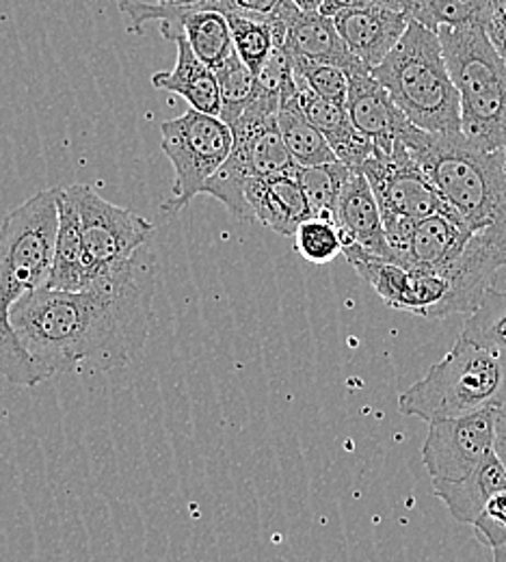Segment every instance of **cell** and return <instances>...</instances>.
Instances as JSON below:
<instances>
[{
    "label": "cell",
    "mask_w": 506,
    "mask_h": 562,
    "mask_svg": "<svg viewBox=\"0 0 506 562\" xmlns=\"http://www.w3.org/2000/svg\"><path fill=\"white\" fill-rule=\"evenodd\" d=\"M494 0H405L403 11L409 20L439 31L443 26H485L492 13Z\"/></svg>",
    "instance_id": "d4e9b609"
},
{
    "label": "cell",
    "mask_w": 506,
    "mask_h": 562,
    "mask_svg": "<svg viewBox=\"0 0 506 562\" xmlns=\"http://www.w3.org/2000/svg\"><path fill=\"white\" fill-rule=\"evenodd\" d=\"M215 74L221 93V120L232 126L251 106L258 93V78L240 61L236 50Z\"/></svg>",
    "instance_id": "4316f807"
},
{
    "label": "cell",
    "mask_w": 506,
    "mask_h": 562,
    "mask_svg": "<svg viewBox=\"0 0 506 562\" xmlns=\"http://www.w3.org/2000/svg\"><path fill=\"white\" fill-rule=\"evenodd\" d=\"M472 528L483 546L492 550L506 546V492L496 493L487 502Z\"/></svg>",
    "instance_id": "1f68e13d"
},
{
    "label": "cell",
    "mask_w": 506,
    "mask_h": 562,
    "mask_svg": "<svg viewBox=\"0 0 506 562\" xmlns=\"http://www.w3.org/2000/svg\"><path fill=\"white\" fill-rule=\"evenodd\" d=\"M403 2L405 0H325L321 13L334 18L340 11L347 9H363V7H390V9H398L403 11Z\"/></svg>",
    "instance_id": "836d02e7"
},
{
    "label": "cell",
    "mask_w": 506,
    "mask_h": 562,
    "mask_svg": "<svg viewBox=\"0 0 506 562\" xmlns=\"http://www.w3.org/2000/svg\"><path fill=\"white\" fill-rule=\"evenodd\" d=\"M59 189L40 191L9 212L0 225V374L20 387H37L50 376L24 351L11 325V310L44 288L55 262Z\"/></svg>",
    "instance_id": "7a4b0ae2"
},
{
    "label": "cell",
    "mask_w": 506,
    "mask_h": 562,
    "mask_svg": "<svg viewBox=\"0 0 506 562\" xmlns=\"http://www.w3.org/2000/svg\"><path fill=\"white\" fill-rule=\"evenodd\" d=\"M342 256L392 310L425 321H441L454 314H468L454 285L437 273L381 260L358 249H347Z\"/></svg>",
    "instance_id": "8fae6325"
},
{
    "label": "cell",
    "mask_w": 506,
    "mask_h": 562,
    "mask_svg": "<svg viewBox=\"0 0 506 562\" xmlns=\"http://www.w3.org/2000/svg\"><path fill=\"white\" fill-rule=\"evenodd\" d=\"M173 42L178 46L176 68L151 74V85L156 89L178 93L198 113L221 117L217 74L198 59L184 35H178Z\"/></svg>",
    "instance_id": "ffe728a7"
},
{
    "label": "cell",
    "mask_w": 506,
    "mask_h": 562,
    "mask_svg": "<svg viewBox=\"0 0 506 562\" xmlns=\"http://www.w3.org/2000/svg\"><path fill=\"white\" fill-rule=\"evenodd\" d=\"M351 173L353 169H349L340 160L316 165V167H296L294 176L307 200L312 218L336 223L338 204Z\"/></svg>",
    "instance_id": "cb8c5ba5"
},
{
    "label": "cell",
    "mask_w": 506,
    "mask_h": 562,
    "mask_svg": "<svg viewBox=\"0 0 506 562\" xmlns=\"http://www.w3.org/2000/svg\"><path fill=\"white\" fill-rule=\"evenodd\" d=\"M225 15L232 31L236 55L249 70L258 74L273 50V29L269 18H251L238 13Z\"/></svg>",
    "instance_id": "83f0119b"
},
{
    "label": "cell",
    "mask_w": 506,
    "mask_h": 562,
    "mask_svg": "<svg viewBox=\"0 0 506 562\" xmlns=\"http://www.w3.org/2000/svg\"><path fill=\"white\" fill-rule=\"evenodd\" d=\"M405 117L434 135L461 133V104L443 59L439 35L409 22L387 59L372 70Z\"/></svg>",
    "instance_id": "277c9868"
},
{
    "label": "cell",
    "mask_w": 506,
    "mask_h": 562,
    "mask_svg": "<svg viewBox=\"0 0 506 562\" xmlns=\"http://www.w3.org/2000/svg\"><path fill=\"white\" fill-rule=\"evenodd\" d=\"M505 2H506V0H505Z\"/></svg>",
    "instance_id": "ab89813d"
},
{
    "label": "cell",
    "mask_w": 506,
    "mask_h": 562,
    "mask_svg": "<svg viewBox=\"0 0 506 562\" xmlns=\"http://www.w3.org/2000/svg\"><path fill=\"white\" fill-rule=\"evenodd\" d=\"M459 338L506 357V290L487 288L479 307L468 314Z\"/></svg>",
    "instance_id": "484cf974"
},
{
    "label": "cell",
    "mask_w": 506,
    "mask_h": 562,
    "mask_svg": "<svg viewBox=\"0 0 506 562\" xmlns=\"http://www.w3.org/2000/svg\"><path fill=\"white\" fill-rule=\"evenodd\" d=\"M506 405V357L463 338L441 361L398 396L403 416L431 422L452 420Z\"/></svg>",
    "instance_id": "8992f818"
},
{
    "label": "cell",
    "mask_w": 506,
    "mask_h": 562,
    "mask_svg": "<svg viewBox=\"0 0 506 562\" xmlns=\"http://www.w3.org/2000/svg\"><path fill=\"white\" fill-rule=\"evenodd\" d=\"M498 409H483L452 420L431 422L423 463L431 481L454 483L470 476L494 452Z\"/></svg>",
    "instance_id": "7c38bea8"
},
{
    "label": "cell",
    "mask_w": 506,
    "mask_h": 562,
    "mask_svg": "<svg viewBox=\"0 0 506 562\" xmlns=\"http://www.w3.org/2000/svg\"><path fill=\"white\" fill-rule=\"evenodd\" d=\"M280 98L262 91L251 106L229 126L234 135V147L225 165L215 178L204 187L202 195H211L221 202L234 218L249 223L243 202V184L247 178H273L294 176L296 162L290 156L289 147L278 126Z\"/></svg>",
    "instance_id": "ba28073f"
},
{
    "label": "cell",
    "mask_w": 506,
    "mask_h": 562,
    "mask_svg": "<svg viewBox=\"0 0 506 562\" xmlns=\"http://www.w3.org/2000/svg\"><path fill=\"white\" fill-rule=\"evenodd\" d=\"M258 78V87L276 98H286L296 91V82H294V64L290 57L289 50L280 44H273L271 55L267 57L265 66L256 74Z\"/></svg>",
    "instance_id": "4dcf8cb0"
},
{
    "label": "cell",
    "mask_w": 506,
    "mask_h": 562,
    "mask_svg": "<svg viewBox=\"0 0 506 562\" xmlns=\"http://www.w3.org/2000/svg\"><path fill=\"white\" fill-rule=\"evenodd\" d=\"M292 240L296 254L312 265H329L345 251L338 225L323 218L303 221Z\"/></svg>",
    "instance_id": "f1b7e54d"
},
{
    "label": "cell",
    "mask_w": 506,
    "mask_h": 562,
    "mask_svg": "<svg viewBox=\"0 0 506 562\" xmlns=\"http://www.w3.org/2000/svg\"><path fill=\"white\" fill-rule=\"evenodd\" d=\"M158 2H176V0H158Z\"/></svg>",
    "instance_id": "f35d334b"
},
{
    "label": "cell",
    "mask_w": 506,
    "mask_h": 562,
    "mask_svg": "<svg viewBox=\"0 0 506 562\" xmlns=\"http://www.w3.org/2000/svg\"><path fill=\"white\" fill-rule=\"evenodd\" d=\"M160 135V149L176 171L171 198L162 204V212L176 216L204 193V187L225 165L234 147V135L221 117L193 109L162 122Z\"/></svg>",
    "instance_id": "30bf717a"
},
{
    "label": "cell",
    "mask_w": 506,
    "mask_h": 562,
    "mask_svg": "<svg viewBox=\"0 0 506 562\" xmlns=\"http://www.w3.org/2000/svg\"><path fill=\"white\" fill-rule=\"evenodd\" d=\"M290 2L296 4L301 11L314 13V11H321V9H323V2H325V0H290Z\"/></svg>",
    "instance_id": "d590c367"
},
{
    "label": "cell",
    "mask_w": 506,
    "mask_h": 562,
    "mask_svg": "<svg viewBox=\"0 0 506 562\" xmlns=\"http://www.w3.org/2000/svg\"><path fill=\"white\" fill-rule=\"evenodd\" d=\"M269 22L273 29V44L284 46L292 59L334 64L347 71L363 68L362 61L353 57L340 37L334 18L321 11L307 13L290 0H282L269 15Z\"/></svg>",
    "instance_id": "4fadbf2b"
},
{
    "label": "cell",
    "mask_w": 506,
    "mask_h": 562,
    "mask_svg": "<svg viewBox=\"0 0 506 562\" xmlns=\"http://www.w3.org/2000/svg\"><path fill=\"white\" fill-rule=\"evenodd\" d=\"M156 254L133 280L80 292L40 288L15 303L11 325L20 345L53 379L91 363L104 372L133 363L149 338Z\"/></svg>",
    "instance_id": "6da1fadb"
},
{
    "label": "cell",
    "mask_w": 506,
    "mask_h": 562,
    "mask_svg": "<svg viewBox=\"0 0 506 562\" xmlns=\"http://www.w3.org/2000/svg\"><path fill=\"white\" fill-rule=\"evenodd\" d=\"M470 238L472 229L457 214H434L414 225L405 247L396 254V265L431 271L450 281Z\"/></svg>",
    "instance_id": "9a60e30c"
},
{
    "label": "cell",
    "mask_w": 506,
    "mask_h": 562,
    "mask_svg": "<svg viewBox=\"0 0 506 562\" xmlns=\"http://www.w3.org/2000/svg\"><path fill=\"white\" fill-rule=\"evenodd\" d=\"M278 126L296 167H316L338 160L327 139L321 135V131H316V126L303 115L296 102V91L282 98Z\"/></svg>",
    "instance_id": "603a6c76"
},
{
    "label": "cell",
    "mask_w": 506,
    "mask_h": 562,
    "mask_svg": "<svg viewBox=\"0 0 506 562\" xmlns=\"http://www.w3.org/2000/svg\"><path fill=\"white\" fill-rule=\"evenodd\" d=\"M494 452L501 459V463L506 470V405L498 409V420H496V441H494Z\"/></svg>",
    "instance_id": "e575fe53"
},
{
    "label": "cell",
    "mask_w": 506,
    "mask_h": 562,
    "mask_svg": "<svg viewBox=\"0 0 506 562\" xmlns=\"http://www.w3.org/2000/svg\"><path fill=\"white\" fill-rule=\"evenodd\" d=\"M336 225L340 229L345 251L358 249L368 256L396 262L394 249L390 247V240L385 236L381 209L362 171H353L342 191Z\"/></svg>",
    "instance_id": "e0dca14e"
},
{
    "label": "cell",
    "mask_w": 506,
    "mask_h": 562,
    "mask_svg": "<svg viewBox=\"0 0 506 562\" xmlns=\"http://www.w3.org/2000/svg\"><path fill=\"white\" fill-rule=\"evenodd\" d=\"M243 202L249 223H260L286 238L294 236L303 221L312 218L296 176L247 178L243 184Z\"/></svg>",
    "instance_id": "ac0fdd59"
},
{
    "label": "cell",
    "mask_w": 506,
    "mask_h": 562,
    "mask_svg": "<svg viewBox=\"0 0 506 562\" xmlns=\"http://www.w3.org/2000/svg\"><path fill=\"white\" fill-rule=\"evenodd\" d=\"M485 31L496 48V53L501 55V59L506 66V2L505 0H494L492 4V13L490 20L485 24Z\"/></svg>",
    "instance_id": "d6a6232c"
},
{
    "label": "cell",
    "mask_w": 506,
    "mask_h": 562,
    "mask_svg": "<svg viewBox=\"0 0 506 562\" xmlns=\"http://www.w3.org/2000/svg\"><path fill=\"white\" fill-rule=\"evenodd\" d=\"M347 113L353 126L383 154H392L398 140L414 126L385 87L366 68L349 71Z\"/></svg>",
    "instance_id": "5bb4252c"
},
{
    "label": "cell",
    "mask_w": 506,
    "mask_h": 562,
    "mask_svg": "<svg viewBox=\"0 0 506 562\" xmlns=\"http://www.w3.org/2000/svg\"><path fill=\"white\" fill-rule=\"evenodd\" d=\"M494 562H506V546L494 550Z\"/></svg>",
    "instance_id": "74e56055"
},
{
    "label": "cell",
    "mask_w": 506,
    "mask_h": 562,
    "mask_svg": "<svg viewBox=\"0 0 506 562\" xmlns=\"http://www.w3.org/2000/svg\"><path fill=\"white\" fill-rule=\"evenodd\" d=\"M334 22L353 57L372 71L398 46L412 20L398 9L363 7L336 13Z\"/></svg>",
    "instance_id": "2e32d148"
},
{
    "label": "cell",
    "mask_w": 506,
    "mask_h": 562,
    "mask_svg": "<svg viewBox=\"0 0 506 562\" xmlns=\"http://www.w3.org/2000/svg\"><path fill=\"white\" fill-rule=\"evenodd\" d=\"M180 4H202L204 9H215L223 13V0H176Z\"/></svg>",
    "instance_id": "8d00e7d4"
},
{
    "label": "cell",
    "mask_w": 506,
    "mask_h": 562,
    "mask_svg": "<svg viewBox=\"0 0 506 562\" xmlns=\"http://www.w3.org/2000/svg\"><path fill=\"white\" fill-rule=\"evenodd\" d=\"M87 285L85 278V260H82V238H80V221L74 209L72 200L66 189L59 187V229L55 245V262L46 288L80 292Z\"/></svg>",
    "instance_id": "7402d4cb"
},
{
    "label": "cell",
    "mask_w": 506,
    "mask_h": 562,
    "mask_svg": "<svg viewBox=\"0 0 506 562\" xmlns=\"http://www.w3.org/2000/svg\"><path fill=\"white\" fill-rule=\"evenodd\" d=\"M401 143L429 176L443 202L472 232H506V154L457 135L412 126Z\"/></svg>",
    "instance_id": "3957f363"
},
{
    "label": "cell",
    "mask_w": 506,
    "mask_h": 562,
    "mask_svg": "<svg viewBox=\"0 0 506 562\" xmlns=\"http://www.w3.org/2000/svg\"><path fill=\"white\" fill-rule=\"evenodd\" d=\"M362 173L381 209L385 236L394 256L405 247L416 223L434 214H454L401 140L392 154L376 149L374 156L366 160Z\"/></svg>",
    "instance_id": "9c48e42d"
},
{
    "label": "cell",
    "mask_w": 506,
    "mask_h": 562,
    "mask_svg": "<svg viewBox=\"0 0 506 562\" xmlns=\"http://www.w3.org/2000/svg\"><path fill=\"white\" fill-rule=\"evenodd\" d=\"M459 93L461 135L481 149L506 154V66L485 26L437 31Z\"/></svg>",
    "instance_id": "5b68a950"
},
{
    "label": "cell",
    "mask_w": 506,
    "mask_h": 562,
    "mask_svg": "<svg viewBox=\"0 0 506 562\" xmlns=\"http://www.w3.org/2000/svg\"><path fill=\"white\" fill-rule=\"evenodd\" d=\"M294 64V80L303 82L318 98L345 106L349 98V71L334 64L292 59Z\"/></svg>",
    "instance_id": "f546056e"
},
{
    "label": "cell",
    "mask_w": 506,
    "mask_h": 562,
    "mask_svg": "<svg viewBox=\"0 0 506 562\" xmlns=\"http://www.w3.org/2000/svg\"><path fill=\"white\" fill-rule=\"evenodd\" d=\"M431 483L435 495L446 504L450 515L457 521L472 526L487 506V502L496 493L506 492V470L496 452H490L470 476L454 483Z\"/></svg>",
    "instance_id": "44dd1931"
},
{
    "label": "cell",
    "mask_w": 506,
    "mask_h": 562,
    "mask_svg": "<svg viewBox=\"0 0 506 562\" xmlns=\"http://www.w3.org/2000/svg\"><path fill=\"white\" fill-rule=\"evenodd\" d=\"M80 221L85 278L89 288L133 280L151 254L154 223L106 202L87 184L64 187Z\"/></svg>",
    "instance_id": "52a82bcc"
},
{
    "label": "cell",
    "mask_w": 506,
    "mask_h": 562,
    "mask_svg": "<svg viewBox=\"0 0 506 562\" xmlns=\"http://www.w3.org/2000/svg\"><path fill=\"white\" fill-rule=\"evenodd\" d=\"M296 82V80H294ZM296 102L303 115L321 131L334 149L336 158L353 171H362L366 160L376 151V145L353 126L345 106L331 104L312 93L303 82H296Z\"/></svg>",
    "instance_id": "d6986e66"
}]
</instances>
